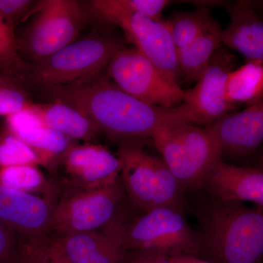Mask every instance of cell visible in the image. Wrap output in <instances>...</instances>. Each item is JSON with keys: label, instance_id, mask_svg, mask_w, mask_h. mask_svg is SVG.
Masks as SVG:
<instances>
[{"label": "cell", "instance_id": "6da1fadb", "mask_svg": "<svg viewBox=\"0 0 263 263\" xmlns=\"http://www.w3.org/2000/svg\"><path fill=\"white\" fill-rule=\"evenodd\" d=\"M53 100H60L91 119L102 133L121 141L150 138L157 127L176 122L173 108L148 105L119 89L103 72L86 79L45 87Z\"/></svg>", "mask_w": 263, "mask_h": 263}, {"label": "cell", "instance_id": "7a4b0ae2", "mask_svg": "<svg viewBox=\"0 0 263 263\" xmlns=\"http://www.w3.org/2000/svg\"><path fill=\"white\" fill-rule=\"evenodd\" d=\"M200 258L213 263H262L263 208L209 197L195 209Z\"/></svg>", "mask_w": 263, "mask_h": 263}, {"label": "cell", "instance_id": "3957f363", "mask_svg": "<svg viewBox=\"0 0 263 263\" xmlns=\"http://www.w3.org/2000/svg\"><path fill=\"white\" fill-rule=\"evenodd\" d=\"M110 226L126 251H153L169 257L185 254L200 257L196 230L189 224L185 212L177 208L138 210L127 201Z\"/></svg>", "mask_w": 263, "mask_h": 263}, {"label": "cell", "instance_id": "277c9868", "mask_svg": "<svg viewBox=\"0 0 263 263\" xmlns=\"http://www.w3.org/2000/svg\"><path fill=\"white\" fill-rule=\"evenodd\" d=\"M146 138L119 141L120 179L128 203L138 210L170 206L185 212L186 191L162 159L146 149Z\"/></svg>", "mask_w": 263, "mask_h": 263}, {"label": "cell", "instance_id": "5b68a950", "mask_svg": "<svg viewBox=\"0 0 263 263\" xmlns=\"http://www.w3.org/2000/svg\"><path fill=\"white\" fill-rule=\"evenodd\" d=\"M150 138L186 192L200 191L207 171L221 160L220 148L206 127L166 123L157 127Z\"/></svg>", "mask_w": 263, "mask_h": 263}, {"label": "cell", "instance_id": "8992f818", "mask_svg": "<svg viewBox=\"0 0 263 263\" xmlns=\"http://www.w3.org/2000/svg\"><path fill=\"white\" fill-rule=\"evenodd\" d=\"M123 48L121 40L94 33L34 62L28 68L31 80L48 87L98 75Z\"/></svg>", "mask_w": 263, "mask_h": 263}, {"label": "cell", "instance_id": "52a82bcc", "mask_svg": "<svg viewBox=\"0 0 263 263\" xmlns=\"http://www.w3.org/2000/svg\"><path fill=\"white\" fill-rule=\"evenodd\" d=\"M127 202L120 178L105 187L66 192L55 203L49 233L60 236L103 230L117 217Z\"/></svg>", "mask_w": 263, "mask_h": 263}, {"label": "cell", "instance_id": "ba28073f", "mask_svg": "<svg viewBox=\"0 0 263 263\" xmlns=\"http://www.w3.org/2000/svg\"><path fill=\"white\" fill-rule=\"evenodd\" d=\"M106 76L119 89L143 103L162 108L182 103L184 91L168 80L135 48H123L106 67Z\"/></svg>", "mask_w": 263, "mask_h": 263}, {"label": "cell", "instance_id": "9c48e42d", "mask_svg": "<svg viewBox=\"0 0 263 263\" xmlns=\"http://www.w3.org/2000/svg\"><path fill=\"white\" fill-rule=\"evenodd\" d=\"M237 57L219 48L193 89L184 91L182 103L173 108L177 122L207 127L235 108L226 98L227 76L235 70Z\"/></svg>", "mask_w": 263, "mask_h": 263}, {"label": "cell", "instance_id": "30bf717a", "mask_svg": "<svg viewBox=\"0 0 263 263\" xmlns=\"http://www.w3.org/2000/svg\"><path fill=\"white\" fill-rule=\"evenodd\" d=\"M21 48L37 62L75 42L83 24V13L75 0H48L40 3Z\"/></svg>", "mask_w": 263, "mask_h": 263}, {"label": "cell", "instance_id": "8fae6325", "mask_svg": "<svg viewBox=\"0 0 263 263\" xmlns=\"http://www.w3.org/2000/svg\"><path fill=\"white\" fill-rule=\"evenodd\" d=\"M122 29L127 41L148 59L168 80L181 79L177 51L165 21L136 13L106 12L99 14Z\"/></svg>", "mask_w": 263, "mask_h": 263}, {"label": "cell", "instance_id": "7c38bea8", "mask_svg": "<svg viewBox=\"0 0 263 263\" xmlns=\"http://www.w3.org/2000/svg\"><path fill=\"white\" fill-rule=\"evenodd\" d=\"M60 166L65 173L64 193L109 186L119 179L122 170V162L117 156L105 147L92 143L72 145L58 167Z\"/></svg>", "mask_w": 263, "mask_h": 263}, {"label": "cell", "instance_id": "4fadbf2b", "mask_svg": "<svg viewBox=\"0 0 263 263\" xmlns=\"http://www.w3.org/2000/svg\"><path fill=\"white\" fill-rule=\"evenodd\" d=\"M0 183V220L14 232L18 240L41 238L49 233L56 202Z\"/></svg>", "mask_w": 263, "mask_h": 263}, {"label": "cell", "instance_id": "5bb4252c", "mask_svg": "<svg viewBox=\"0 0 263 263\" xmlns=\"http://www.w3.org/2000/svg\"><path fill=\"white\" fill-rule=\"evenodd\" d=\"M202 190L210 197L224 201L251 202L263 208V172L254 167L219 161L204 176Z\"/></svg>", "mask_w": 263, "mask_h": 263}, {"label": "cell", "instance_id": "9a60e30c", "mask_svg": "<svg viewBox=\"0 0 263 263\" xmlns=\"http://www.w3.org/2000/svg\"><path fill=\"white\" fill-rule=\"evenodd\" d=\"M206 127L215 138L221 156L252 155L263 140L262 100L243 111L227 114Z\"/></svg>", "mask_w": 263, "mask_h": 263}, {"label": "cell", "instance_id": "2e32d148", "mask_svg": "<svg viewBox=\"0 0 263 263\" xmlns=\"http://www.w3.org/2000/svg\"><path fill=\"white\" fill-rule=\"evenodd\" d=\"M256 5L237 1L230 5V24L221 33V43L239 52L247 62H263V23Z\"/></svg>", "mask_w": 263, "mask_h": 263}, {"label": "cell", "instance_id": "e0dca14e", "mask_svg": "<svg viewBox=\"0 0 263 263\" xmlns=\"http://www.w3.org/2000/svg\"><path fill=\"white\" fill-rule=\"evenodd\" d=\"M71 263H123L127 251L109 226L97 231L56 236Z\"/></svg>", "mask_w": 263, "mask_h": 263}, {"label": "cell", "instance_id": "ac0fdd59", "mask_svg": "<svg viewBox=\"0 0 263 263\" xmlns=\"http://www.w3.org/2000/svg\"><path fill=\"white\" fill-rule=\"evenodd\" d=\"M28 108L44 127L54 129L72 141L93 143L102 133L91 119L60 100L46 104L31 103Z\"/></svg>", "mask_w": 263, "mask_h": 263}, {"label": "cell", "instance_id": "d6986e66", "mask_svg": "<svg viewBox=\"0 0 263 263\" xmlns=\"http://www.w3.org/2000/svg\"><path fill=\"white\" fill-rule=\"evenodd\" d=\"M220 25L216 21L186 47L177 51L180 76L188 83L198 80L213 55L220 48Z\"/></svg>", "mask_w": 263, "mask_h": 263}, {"label": "cell", "instance_id": "ffe728a7", "mask_svg": "<svg viewBox=\"0 0 263 263\" xmlns=\"http://www.w3.org/2000/svg\"><path fill=\"white\" fill-rule=\"evenodd\" d=\"M12 134L22 140L33 151L40 165L44 166L50 171H56L64 156L74 145L72 140L62 133L42 125Z\"/></svg>", "mask_w": 263, "mask_h": 263}, {"label": "cell", "instance_id": "44dd1931", "mask_svg": "<svg viewBox=\"0 0 263 263\" xmlns=\"http://www.w3.org/2000/svg\"><path fill=\"white\" fill-rule=\"evenodd\" d=\"M263 62H247L227 76L226 98L228 103L236 106H249L262 100Z\"/></svg>", "mask_w": 263, "mask_h": 263}, {"label": "cell", "instance_id": "7402d4cb", "mask_svg": "<svg viewBox=\"0 0 263 263\" xmlns=\"http://www.w3.org/2000/svg\"><path fill=\"white\" fill-rule=\"evenodd\" d=\"M215 21L209 6L199 5L192 12L175 13L165 23L178 51L195 41Z\"/></svg>", "mask_w": 263, "mask_h": 263}, {"label": "cell", "instance_id": "603a6c76", "mask_svg": "<svg viewBox=\"0 0 263 263\" xmlns=\"http://www.w3.org/2000/svg\"><path fill=\"white\" fill-rule=\"evenodd\" d=\"M0 183L9 187L36 195L46 190L53 193L42 172L34 165H15L0 167Z\"/></svg>", "mask_w": 263, "mask_h": 263}, {"label": "cell", "instance_id": "cb8c5ba5", "mask_svg": "<svg viewBox=\"0 0 263 263\" xmlns=\"http://www.w3.org/2000/svg\"><path fill=\"white\" fill-rule=\"evenodd\" d=\"M171 4L167 0H95L91 2L98 14L106 12L136 13L162 20V12Z\"/></svg>", "mask_w": 263, "mask_h": 263}, {"label": "cell", "instance_id": "d4e9b609", "mask_svg": "<svg viewBox=\"0 0 263 263\" xmlns=\"http://www.w3.org/2000/svg\"><path fill=\"white\" fill-rule=\"evenodd\" d=\"M28 68L19 53L14 27L0 15V73L13 79Z\"/></svg>", "mask_w": 263, "mask_h": 263}, {"label": "cell", "instance_id": "484cf974", "mask_svg": "<svg viewBox=\"0 0 263 263\" xmlns=\"http://www.w3.org/2000/svg\"><path fill=\"white\" fill-rule=\"evenodd\" d=\"M39 165L35 154L26 143L7 130L0 136V167Z\"/></svg>", "mask_w": 263, "mask_h": 263}, {"label": "cell", "instance_id": "4316f807", "mask_svg": "<svg viewBox=\"0 0 263 263\" xmlns=\"http://www.w3.org/2000/svg\"><path fill=\"white\" fill-rule=\"evenodd\" d=\"M12 79L6 78L0 81V116L5 117L22 111L31 103Z\"/></svg>", "mask_w": 263, "mask_h": 263}, {"label": "cell", "instance_id": "83f0119b", "mask_svg": "<svg viewBox=\"0 0 263 263\" xmlns=\"http://www.w3.org/2000/svg\"><path fill=\"white\" fill-rule=\"evenodd\" d=\"M47 236L18 240V249L13 263H48L45 250Z\"/></svg>", "mask_w": 263, "mask_h": 263}, {"label": "cell", "instance_id": "f1b7e54d", "mask_svg": "<svg viewBox=\"0 0 263 263\" xmlns=\"http://www.w3.org/2000/svg\"><path fill=\"white\" fill-rule=\"evenodd\" d=\"M18 246L17 235L0 220V263H13Z\"/></svg>", "mask_w": 263, "mask_h": 263}, {"label": "cell", "instance_id": "f546056e", "mask_svg": "<svg viewBox=\"0 0 263 263\" xmlns=\"http://www.w3.org/2000/svg\"><path fill=\"white\" fill-rule=\"evenodd\" d=\"M33 3L29 0H0V15L7 23L14 27Z\"/></svg>", "mask_w": 263, "mask_h": 263}, {"label": "cell", "instance_id": "4dcf8cb0", "mask_svg": "<svg viewBox=\"0 0 263 263\" xmlns=\"http://www.w3.org/2000/svg\"><path fill=\"white\" fill-rule=\"evenodd\" d=\"M123 263H171L169 256L147 250H127Z\"/></svg>", "mask_w": 263, "mask_h": 263}, {"label": "cell", "instance_id": "1f68e13d", "mask_svg": "<svg viewBox=\"0 0 263 263\" xmlns=\"http://www.w3.org/2000/svg\"><path fill=\"white\" fill-rule=\"evenodd\" d=\"M45 249L48 263H71L60 243L54 238H50L48 235Z\"/></svg>", "mask_w": 263, "mask_h": 263}, {"label": "cell", "instance_id": "d6a6232c", "mask_svg": "<svg viewBox=\"0 0 263 263\" xmlns=\"http://www.w3.org/2000/svg\"><path fill=\"white\" fill-rule=\"evenodd\" d=\"M171 263H213L200 257L189 254H179L169 257Z\"/></svg>", "mask_w": 263, "mask_h": 263}, {"label": "cell", "instance_id": "836d02e7", "mask_svg": "<svg viewBox=\"0 0 263 263\" xmlns=\"http://www.w3.org/2000/svg\"><path fill=\"white\" fill-rule=\"evenodd\" d=\"M6 78H8V77H6V76H3L0 75V81L3 80V79H6Z\"/></svg>", "mask_w": 263, "mask_h": 263}]
</instances>
